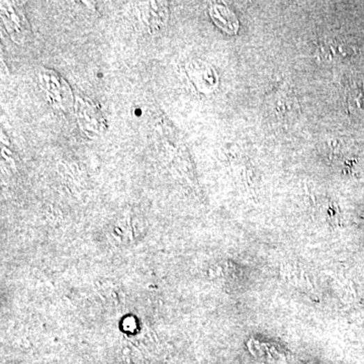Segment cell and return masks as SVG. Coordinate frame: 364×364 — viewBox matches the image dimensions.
<instances>
[{"instance_id":"obj_1","label":"cell","mask_w":364,"mask_h":364,"mask_svg":"<svg viewBox=\"0 0 364 364\" xmlns=\"http://www.w3.org/2000/svg\"><path fill=\"white\" fill-rule=\"evenodd\" d=\"M129 15L133 24L140 30L153 33L159 31L167 19V6L164 2H134Z\"/></svg>"},{"instance_id":"obj_2","label":"cell","mask_w":364,"mask_h":364,"mask_svg":"<svg viewBox=\"0 0 364 364\" xmlns=\"http://www.w3.org/2000/svg\"><path fill=\"white\" fill-rule=\"evenodd\" d=\"M40 80L54 106L65 109L70 106V88L59 75L53 71L44 70L40 74Z\"/></svg>"},{"instance_id":"obj_3","label":"cell","mask_w":364,"mask_h":364,"mask_svg":"<svg viewBox=\"0 0 364 364\" xmlns=\"http://www.w3.org/2000/svg\"><path fill=\"white\" fill-rule=\"evenodd\" d=\"M1 17L11 38L19 43L24 42L30 32V26L22 11L10 2H1Z\"/></svg>"},{"instance_id":"obj_4","label":"cell","mask_w":364,"mask_h":364,"mask_svg":"<svg viewBox=\"0 0 364 364\" xmlns=\"http://www.w3.org/2000/svg\"><path fill=\"white\" fill-rule=\"evenodd\" d=\"M78 117L80 125L87 131L98 133L104 129V118L88 100H78Z\"/></svg>"}]
</instances>
